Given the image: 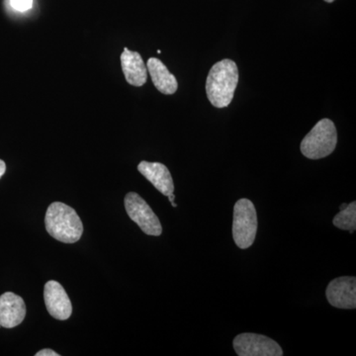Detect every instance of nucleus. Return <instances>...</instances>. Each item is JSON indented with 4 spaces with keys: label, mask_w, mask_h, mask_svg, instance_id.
<instances>
[{
    "label": "nucleus",
    "mask_w": 356,
    "mask_h": 356,
    "mask_svg": "<svg viewBox=\"0 0 356 356\" xmlns=\"http://www.w3.org/2000/svg\"><path fill=\"white\" fill-rule=\"evenodd\" d=\"M238 83V65L225 58L211 67L206 81V93L211 104L216 108L228 107L233 100Z\"/></svg>",
    "instance_id": "nucleus-1"
},
{
    "label": "nucleus",
    "mask_w": 356,
    "mask_h": 356,
    "mask_svg": "<svg viewBox=\"0 0 356 356\" xmlns=\"http://www.w3.org/2000/svg\"><path fill=\"white\" fill-rule=\"evenodd\" d=\"M44 225L47 232L58 242L74 243L81 240L83 234V222L76 211L62 202L49 206Z\"/></svg>",
    "instance_id": "nucleus-2"
},
{
    "label": "nucleus",
    "mask_w": 356,
    "mask_h": 356,
    "mask_svg": "<svg viewBox=\"0 0 356 356\" xmlns=\"http://www.w3.org/2000/svg\"><path fill=\"white\" fill-rule=\"evenodd\" d=\"M337 132L334 122L322 119L302 140L301 153L310 159H324L336 149Z\"/></svg>",
    "instance_id": "nucleus-3"
},
{
    "label": "nucleus",
    "mask_w": 356,
    "mask_h": 356,
    "mask_svg": "<svg viewBox=\"0 0 356 356\" xmlns=\"http://www.w3.org/2000/svg\"><path fill=\"white\" fill-rule=\"evenodd\" d=\"M257 232V215L254 203L240 199L234 207L233 238L242 250L252 247Z\"/></svg>",
    "instance_id": "nucleus-4"
},
{
    "label": "nucleus",
    "mask_w": 356,
    "mask_h": 356,
    "mask_svg": "<svg viewBox=\"0 0 356 356\" xmlns=\"http://www.w3.org/2000/svg\"><path fill=\"white\" fill-rule=\"evenodd\" d=\"M125 208L129 218L135 222L145 234L154 236L161 235L163 227L158 216L139 194L129 192L125 197Z\"/></svg>",
    "instance_id": "nucleus-5"
},
{
    "label": "nucleus",
    "mask_w": 356,
    "mask_h": 356,
    "mask_svg": "<svg viewBox=\"0 0 356 356\" xmlns=\"http://www.w3.org/2000/svg\"><path fill=\"white\" fill-rule=\"evenodd\" d=\"M236 355L240 356H282L280 344L270 337L245 332L236 337L233 341Z\"/></svg>",
    "instance_id": "nucleus-6"
},
{
    "label": "nucleus",
    "mask_w": 356,
    "mask_h": 356,
    "mask_svg": "<svg viewBox=\"0 0 356 356\" xmlns=\"http://www.w3.org/2000/svg\"><path fill=\"white\" fill-rule=\"evenodd\" d=\"M327 301L337 309L353 310L356 308V278L343 276L331 281L325 291Z\"/></svg>",
    "instance_id": "nucleus-7"
},
{
    "label": "nucleus",
    "mask_w": 356,
    "mask_h": 356,
    "mask_svg": "<svg viewBox=\"0 0 356 356\" xmlns=\"http://www.w3.org/2000/svg\"><path fill=\"white\" fill-rule=\"evenodd\" d=\"M44 300L47 310L51 317L57 320L65 321L72 316V302L64 287L57 281L50 280L46 283Z\"/></svg>",
    "instance_id": "nucleus-8"
},
{
    "label": "nucleus",
    "mask_w": 356,
    "mask_h": 356,
    "mask_svg": "<svg viewBox=\"0 0 356 356\" xmlns=\"http://www.w3.org/2000/svg\"><path fill=\"white\" fill-rule=\"evenodd\" d=\"M26 317L24 300L13 292L0 296V325L6 329L17 327Z\"/></svg>",
    "instance_id": "nucleus-9"
},
{
    "label": "nucleus",
    "mask_w": 356,
    "mask_h": 356,
    "mask_svg": "<svg viewBox=\"0 0 356 356\" xmlns=\"http://www.w3.org/2000/svg\"><path fill=\"white\" fill-rule=\"evenodd\" d=\"M138 170L156 187L163 195L168 196L175 191V184L170 170L161 163L140 161Z\"/></svg>",
    "instance_id": "nucleus-10"
},
{
    "label": "nucleus",
    "mask_w": 356,
    "mask_h": 356,
    "mask_svg": "<svg viewBox=\"0 0 356 356\" xmlns=\"http://www.w3.org/2000/svg\"><path fill=\"white\" fill-rule=\"evenodd\" d=\"M122 70L129 84L142 86L147 83V69L142 56L138 51L124 49L121 57Z\"/></svg>",
    "instance_id": "nucleus-11"
},
{
    "label": "nucleus",
    "mask_w": 356,
    "mask_h": 356,
    "mask_svg": "<svg viewBox=\"0 0 356 356\" xmlns=\"http://www.w3.org/2000/svg\"><path fill=\"white\" fill-rule=\"evenodd\" d=\"M147 69L151 74L154 86L159 92L166 95H172L177 92L178 88L177 79L161 60L149 58L147 63Z\"/></svg>",
    "instance_id": "nucleus-12"
},
{
    "label": "nucleus",
    "mask_w": 356,
    "mask_h": 356,
    "mask_svg": "<svg viewBox=\"0 0 356 356\" xmlns=\"http://www.w3.org/2000/svg\"><path fill=\"white\" fill-rule=\"evenodd\" d=\"M334 225L337 228L355 233L356 229V202L348 204L346 208L341 210L334 218Z\"/></svg>",
    "instance_id": "nucleus-13"
},
{
    "label": "nucleus",
    "mask_w": 356,
    "mask_h": 356,
    "mask_svg": "<svg viewBox=\"0 0 356 356\" xmlns=\"http://www.w3.org/2000/svg\"><path fill=\"white\" fill-rule=\"evenodd\" d=\"M10 4L15 10L23 13L32 8L33 0H10Z\"/></svg>",
    "instance_id": "nucleus-14"
},
{
    "label": "nucleus",
    "mask_w": 356,
    "mask_h": 356,
    "mask_svg": "<svg viewBox=\"0 0 356 356\" xmlns=\"http://www.w3.org/2000/svg\"><path fill=\"white\" fill-rule=\"evenodd\" d=\"M36 356H60V355L54 350L46 348V350H42L37 353Z\"/></svg>",
    "instance_id": "nucleus-15"
},
{
    "label": "nucleus",
    "mask_w": 356,
    "mask_h": 356,
    "mask_svg": "<svg viewBox=\"0 0 356 356\" xmlns=\"http://www.w3.org/2000/svg\"><path fill=\"white\" fill-rule=\"evenodd\" d=\"M6 172V165L2 159H0V178L2 177V175H4Z\"/></svg>",
    "instance_id": "nucleus-16"
},
{
    "label": "nucleus",
    "mask_w": 356,
    "mask_h": 356,
    "mask_svg": "<svg viewBox=\"0 0 356 356\" xmlns=\"http://www.w3.org/2000/svg\"><path fill=\"white\" fill-rule=\"evenodd\" d=\"M168 200H170V202H173V201H175V194L172 193L170 194V195H168Z\"/></svg>",
    "instance_id": "nucleus-17"
},
{
    "label": "nucleus",
    "mask_w": 356,
    "mask_h": 356,
    "mask_svg": "<svg viewBox=\"0 0 356 356\" xmlns=\"http://www.w3.org/2000/svg\"><path fill=\"white\" fill-rule=\"evenodd\" d=\"M346 206H348V204H346V203L341 204V207H339V210H343L344 208H346Z\"/></svg>",
    "instance_id": "nucleus-18"
},
{
    "label": "nucleus",
    "mask_w": 356,
    "mask_h": 356,
    "mask_svg": "<svg viewBox=\"0 0 356 356\" xmlns=\"http://www.w3.org/2000/svg\"><path fill=\"white\" fill-rule=\"evenodd\" d=\"M172 203V207H177V203H175V201H173V202H170Z\"/></svg>",
    "instance_id": "nucleus-19"
},
{
    "label": "nucleus",
    "mask_w": 356,
    "mask_h": 356,
    "mask_svg": "<svg viewBox=\"0 0 356 356\" xmlns=\"http://www.w3.org/2000/svg\"><path fill=\"white\" fill-rule=\"evenodd\" d=\"M325 2H327V3H332V2H334V0H325Z\"/></svg>",
    "instance_id": "nucleus-20"
},
{
    "label": "nucleus",
    "mask_w": 356,
    "mask_h": 356,
    "mask_svg": "<svg viewBox=\"0 0 356 356\" xmlns=\"http://www.w3.org/2000/svg\"><path fill=\"white\" fill-rule=\"evenodd\" d=\"M0 327H1V325H0Z\"/></svg>",
    "instance_id": "nucleus-21"
}]
</instances>
